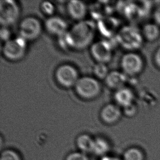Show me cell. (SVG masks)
<instances>
[{
	"mask_svg": "<svg viewBox=\"0 0 160 160\" xmlns=\"http://www.w3.org/2000/svg\"><path fill=\"white\" fill-rule=\"evenodd\" d=\"M27 50V41L20 36L4 42L2 52L9 60L17 61L23 58Z\"/></svg>",
	"mask_w": 160,
	"mask_h": 160,
	"instance_id": "4",
	"label": "cell"
},
{
	"mask_svg": "<svg viewBox=\"0 0 160 160\" xmlns=\"http://www.w3.org/2000/svg\"><path fill=\"white\" fill-rule=\"evenodd\" d=\"M114 42L108 39L96 42L91 47V54L97 62L106 63L112 58Z\"/></svg>",
	"mask_w": 160,
	"mask_h": 160,
	"instance_id": "9",
	"label": "cell"
},
{
	"mask_svg": "<svg viewBox=\"0 0 160 160\" xmlns=\"http://www.w3.org/2000/svg\"><path fill=\"white\" fill-rule=\"evenodd\" d=\"M55 77L58 84L65 88L74 87L79 79L77 69L69 64L60 66L56 69Z\"/></svg>",
	"mask_w": 160,
	"mask_h": 160,
	"instance_id": "8",
	"label": "cell"
},
{
	"mask_svg": "<svg viewBox=\"0 0 160 160\" xmlns=\"http://www.w3.org/2000/svg\"><path fill=\"white\" fill-rule=\"evenodd\" d=\"M154 61L156 66L160 68V47H158L154 55Z\"/></svg>",
	"mask_w": 160,
	"mask_h": 160,
	"instance_id": "30",
	"label": "cell"
},
{
	"mask_svg": "<svg viewBox=\"0 0 160 160\" xmlns=\"http://www.w3.org/2000/svg\"><path fill=\"white\" fill-rule=\"evenodd\" d=\"M105 80L109 88L118 90L125 87L128 80V76L122 72L112 71L109 72Z\"/></svg>",
	"mask_w": 160,
	"mask_h": 160,
	"instance_id": "14",
	"label": "cell"
},
{
	"mask_svg": "<svg viewBox=\"0 0 160 160\" xmlns=\"http://www.w3.org/2000/svg\"><path fill=\"white\" fill-rule=\"evenodd\" d=\"M0 160H22L19 155L13 150H6L2 152Z\"/></svg>",
	"mask_w": 160,
	"mask_h": 160,
	"instance_id": "24",
	"label": "cell"
},
{
	"mask_svg": "<svg viewBox=\"0 0 160 160\" xmlns=\"http://www.w3.org/2000/svg\"><path fill=\"white\" fill-rule=\"evenodd\" d=\"M20 7L13 0L0 1V23L2 26L8 27L14 24L19 17Z\"/></svg>",
	"mask_w": 160,
	"mask_h": 160,
	"instance_id": "6",
	"label": "cell"
},
{
	"mask_svg": "<svg viewBox=\"0 0 160 160\" xmlns=\"http://www.w3.org/2000/svg\"><path fill=\"white\" fill-rule=\"evenodd\" d=\"M142 57L136 52H130L124 54L121 60V67L124 73L128 77H135L144 68Z\"/></svg>",
	"mask_w": 160,
	"mask_h": 160,
	"instance_id": "5",
	"label": "cell"
},
{
	"mask_svg": "<svg viewBox=\"0 0 160 160\" xmlns=\"http://www.w3.org/2000/svg\"><path fill=\"white\" fill-rule=\"evenodd\" d=\"M93 71L95 76L101 79H106L109 73L108 67L104 63H96L93 67Z\"/></svg>",
	"mask_w": 160,
	"mask_h": 160,
	"instance_id": "22",
	"label": "cell"
},
{
	"mask_svg": "<svg viewBox=\"0 0 160 160\" xmlns=\"http://www.w3.org/2000/svg\"><path fill=\"white\" fill-rule=\"evenodd\" d=\"M139 98L142 103L147 106L153 107L158 103V94L150 89H145L141 91Z\"/></svg>",
	"mask_w": 160,
	"mask_h": 160,
	"instance_id": "18",
	"label": "cell"
},
{
	"mask_svg": "<svg viewBox=\"0 0 160 160\" xmlns=\"http://www.w3.org/2000/svg\"><path fill=\"white\" fill-rule=\"evenodd\" d=\"M118 43L129 51H134L141 48L143 43L142 33L135 26L128 25L122 27L116 35Z\"/></svg>",
	"mask_w": 160,
	"mask_h": 160,
	"instance_id": "2",
	"label": "cell"
},
{
	"mask_svg": "<svg viewBox=\"0 0 160 160\" xmlns=\"http://www.w3.org/2000/svg\"><path fill=\"white\" fill-rule=\"evenodd\" d=\"M135 3L137 7L139 17H144L149 13L152 8V4L150 1H136Z\"/></svg>",
	"mask_w": 160,
	"mask_h": 160,
	"instance_id": "23",
	"label": "cell"
},
{
	"mask_svg": "<svg viewBox=\"0 0 160 160\" xmlns=\"http://www.w3.org/2000/svg\"><path fill=\"white\" fill-rule=\"evenodd\" d=\"M109 150V144L106 139L102 137H98L94 139L92 152L98 155L105 156L104 155Z\"/></svg>",
	"mask_w": 160,
	"mask_h": 160,
	"instance_id": "20",
	"label": "cell"
},
{
	"mask_svg": "<svg viewBox=\"0 0 160 160\" xmlns=\"http://www.w3.org/2000/svg\"><path fill=\"white\" fill-rule=\"evenodd\" d=\"M41 9L43 14L52 17L55 11L54 4L49 1H44L41 4Z\"/></svg>",
	"mask_w": 160,
	"mask_h": 160,
	"instance_id": "25",
	"label": "cell"
},
{
	"mask_svg": "<svg viewBox=\"0 0 160 160\" xmlns=\"http://www.w3.org/2000/svg\"><path fill=\"white\" fill-rule=\"evenodd\" d=\"M1 39L4 42H6L11 39V33L8 27L2 26L0 30Z\"/></svg>",
	"mask_w": 160,
	"mask_h": 160,
	"instance_id": "28",
	"label": "cell"
},
{
	"mask_svg": "<svg viewBox=\"0 0 160 160\" xmlns=\"http://www.w3.org/2000/svg\"><path fill=\"white\" fill-rule=\"evenodd\" d=\"M42 30V26L38 19L34 17L24 18L20 23L19 36L26 41H33L39 37Z\"/></svg>",
	"mask_w": 160,
	"mask_h": 160,
	"instance_id": "7",
	"label": "cell"
},
{
	"mask_svg": "<svg viewBox=\"0 0 160 160\" xmlns=\"http://www.w3.org/2000/svg\"><path fill=\"white\" fill-rule=\"evenodd\" d=\"M101 160H121L120 158H118L117 157H112V156H109L105 155L102 157Z\"/></svg>",
	"mask_w": 160,
	"mask_h": 160,
	"instance_id": "31",
	"label": "cell"
},
{
	"mask_svg": "<svg viewBox=\"0 0 160 160\" xmlns=\"http://www.w3.org/2000/svg\"><path fill=\"white\" fill-rule=\"evenodd\" d=\"M76 93L80 98L91 100L100 95L101 87L100 82L95 78L91 77H82L79 78L74 86Z\"/></svg>",
	"mask_w": 160,
	"mask_h": 160,
	"instance_id": "3",
	"label": "cell"
},
{
	"mask_svg": "<svg viewBox=\"0 0 160 160\" xmlns=\"http://www.w3.org/2000/svg\"><path fill=\"white\" fill-rule=\"evenodd\" d=\"M114 98L117 105L123 108L134 103V93L131 89L126 87H123L117 90Z\"/></svg>",
	"mask_w": 160,
	"mask_h": 160,
	"instance_id": "15",
	"label": "cell"
},
{
	"mask_svg": "<svg viewBox=\"0 0 160 160\" xmlns=\"http://www.w3.org/2000/svg\"><path fill=\"white\" fill-rule=\"evenodd\" d=\"M119 26V21L116 18L108 16L98 20L97 29L107 39L114 37Z\"/></svg>",
	"mask_w": 160,
	"mask_h": 160,
	"instance_id": "11",
	"label": "cell"
},
{
	"mask_svg": "<svg viewBox=\"0 0 160 160\" xmlns=\"http://www.w3.org/2000/svg\"><path fill=\"white\" fill-rule=\"evenodd\" d=\"M94 139L88 134L80 135L77 139V144L83 153L92 152Z\"/></svg>",
	"mask_w": 160,
	"mask_h": 160,
	"instance_id": "19",
	"label": "cell"
},
{
	"mask_svg": "<svg viewBox=\"0 0 160 160\" xmlns=\"http://www.w3.org/2000/svg\"><path fill=\"white\" fill-rule=\"evenodd\" d=\"M123 160H144V155L141 150L132 148L126 151Z\"/></svg>",
	"mask_w": 160,
	"mask_h": 160,
	"instance_id": "21",
	"label": "cell"
},
{
	"mask_svg": "<svg viewBox=\"0 0 160 160\" xmlns=\"http://www.w3.org/2000/svg\"><path fill=\"white\" fill-rule=\"evenodd\" d=\"M142 33L148 41H155L160 37V27L155 23H148L143 26Z\"/></svg>",
	"mask_w": 160,
	"mask_h": 160,
	"instance_id": "17",
	"label": "cell"
},
{
	"mask_svg": "<svg viewBox=\"0 0 160 160\" xmlns=\"http://www.w3.org/2000/svg\"><path fill=\"white\" fill-rule=\"evenodd\" d=\"M67 10L71 18L80 22L87 15L88 7L82 1L72 0L68 2Z\"/></svg>",
	"mask_w": 160,
	"mask_h": 160,
	"instance_id": "13",
	"label": "cell"
},
{
	"mask_svg": "<svg viewBox=\"0 0 160 160\" xmlns=\"http://www.w3.org/2000/svg\"><path fill=\"white\" fill-rule=\"evenodd\" d=\"M66 160H89L86 154L82 152H76L69 154Z\"/></svg>",
	"mask_w": 160,
	"mask_h": 160,
	"instance_id": "27",
	"label": "cell"
},
{
	"mask_svg": "<svg viewBox=\"0 0 160 160\" xmlns=\"http://www.w3.org/2000/svg\"><path fill=\"white\" fill-rule=\"evenodd\" d=\"M45 28L51 35L60 37L68 31V25L62 18L52 16L45 22Z\"/></svg>",
	"mask_w": 160,
	"mask_h": 160,
	"instance_id": "10",
	"label": "cell"
},
{
	"mask_svg": "<svg viewBox=\"0 0 160 160\" xmlns=\"http://www.w3.org/2000/svg\"><path fill=\"white\" fill-rule=\"evenodd\" d=\"M122 115V111L119 106L110 104L105 105L100 112L102 121L107 124H113L119 121Z\"/></svg>",
	"mask_w": 160,
	"mask_h": 160,
	"instance_id": "12",
	"label": "cell"
},
{
	"mask_svg": "<svg viewBox=\"0 0 160 160\" xmlns=\"http://www.w3.org/2000/svg\"><path fill=\"white\" fill-rule=\"evenodd\" d=\"M153 19L155 24L160 26V6L155 9L153 13Z\"/></svg>",
	"mask_w": 160,
	"mask_h": 160,
	"instance_id": "29",
	"label": "cell"
},
{
	"mask_svg": "<svg viewBox=\"0 0 160 160\" xmlns=\"http://www.w3.org/2000/svg\"><path fill=\"white\" fill-rule=\"evenodd\" d=\"M109 1H100L93 4L91 9V14L99 20L102 18L110 16L114 7L109 4Z\"/></svg>",
	"mask_w": 160,
	"mask_h": 160,
	"instance_id": "16",
	"label": "cell"
},
{
	"mask_svg": "<svg viewBox=\"0 0 160 160\" xmlns=\"http://www.w3.org/2000/svg\"><path fill=\"white\" fill-rule=\"evenodd\" d=\"M97 30L96 24L91 20L76 23L65 35L58 37L61 47L65 49L82 50L91 44Z\"/></svg>",
	"mask_w": 160,
	"mask_h": 160,
	"instance_id": "1",
	"label": "cell"
},
{
	"mask_svg": "<svg viewBox=\"0 0 160 160\" xmlns=\"http://www.w3.org/2000/svg\"><path fill=\"white\" fill-rule=\"evenodd\" d=\"M138 112V107L137 104L133 103L132 104H130L128 106L123 108V112L124 115L126 117H133Z\"/></svg>",
	"mask_w": 160,
	"mask_h": 160,
	"instance_id": "26",
	"label": "cell"
}]
</instances>
